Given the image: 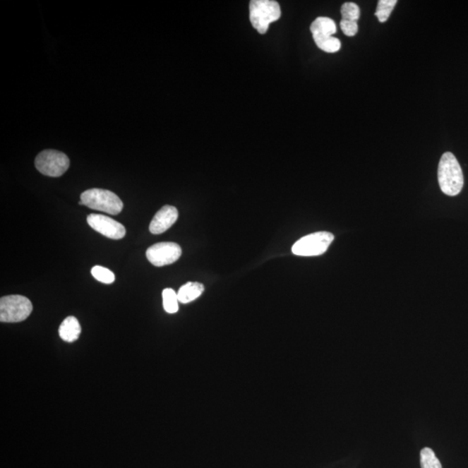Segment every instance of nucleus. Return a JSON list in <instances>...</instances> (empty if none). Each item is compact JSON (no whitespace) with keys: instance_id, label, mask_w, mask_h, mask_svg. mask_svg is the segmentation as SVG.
I'll return each mask as SVG.
<instances>
[{"instance_id":"obj_1","label":"nucleus","mask_w":468,"mask_h":468,"mask_svg":"<svg viewBox=\"0 0 468 468\" xmlns=\"http://www.w3.org/2000/svg\"><path fill=\"white\" fill-rule=\"evenodd\" d=\"M438 181L441 191L448 196H458L463 188L462 167L451 152L441 156L438 167Z\"/></svg>"},{"instance_id":"obj_2","label":"nucleus","mask_w":468,"mask_h":468,"mask_svg":"<svg viewBox=\"0 0 468 468\" xmlns=\"http://www.w3.org/2000/svg\"><path fill=\"white\" fill-rule=\"evenodd\" d=\"M79 205L112 215H119L124 209L123 201L115 193L101 188L86 190L81 195Z\"/></svg>"},{"instance_id":"obj_3","label":"nucleus","mask_w":468,"mask_h":468,"mask_svg":"<svg viewBox=\"0 0 468 468\" xmlns=\"http://www.w3.org/2000/svg\"><path fill=\"white\" fill-rule=\"evenodd\" d=\"M249 17L253 28L265 34L270 25L281 17L280 4L274 0H253L249 5Z\"/></svg>"},{"instance_id":"obj_4","label":"nucleus","mask_w":468,"mask_h":468,"mask_svg":"<svg viewBox=\"0 0 468 468\" xmlns=\"http://www.w3.org/2000/svg\"><path fill=\"white\" fill-rule=\"evenodd\" d=\"M311 32L317 47L327 53L340 51L341 42L333 37L337 32L336 23L332 18L319 17L312 22Z\"/></svg>"},{"instance_id":"obj_5","label":"nucleus","mask_w":468,"mask_h":468,"mask_svg":"<svg viewBox=\"0 0 468 468\" xmlns=\"http://www.w3.org/2000/svg\"><path fill=\"white\" fill-rule=\"evenodd\" d=\"M32 304L21 295L2 296L0 299V321L2 323H20L25 321L32 314Z\"/></svg>"},{"instance_id":"obj_6","label":"nucleus","mask_w":468,"mask_h":468,"mask_svg":"<svg viewBox=\"0 0 468 468\" xmlns=\"http://www.w3.org/2000/svg\"><path fill=\"white\" fill-rule=\"evenodd\" d=\"M334 241V235L328 232L304 236L292 246V253L298 256L311 257L322 255L328 250Z\"/></svg>"},{"instance_id":"obj_7","label":"nucleus","mask_w":468,"mask_h":468,"mask_svg":"<svg viewBox=\"0 0 468 468\" xmlns=\"http://www.w3.org/2000/svg\"><path fill=\"white\" fill-rule=\"evenodd\" d=\"M36 169L49 177H60L70 167V159L63 152L48 150L42 151L35 160Z\"/></svg>"},{"instance_id":"obj_8","label":"nucleus","mask_w":468,"mask_h":468,"mask_svg":"<svg viewBox=\"0 0 468 468\" xmlns=\"http://www.w3.org/2000/svg\"><path fill=\"white\" fill-rule=\"evenodd\" d=\"M181 246L174 242H162L148 247L146 256L152 265L162 268L174 263L181 256Z\"/></svg>"},{"instance_id":"obj_9","label":"nucleus","mask_w":468,"mask_h":468,"mask_svg":"<svg viewBox=\"0 0 468 468\" xmlns=\"http://www.w3.org/2000/svg\"><path fill=\"white\" fill-rule=\"evenodd\" d=\"M90 227L97 233L112 239H121L126 235V229L116 220L108 216L92 214L87 218Z\"/></svg>"},{"instance_id":"obj_10","label":"nucleus","mask_w":468,"mask_h":468,"mask_svg":"<svg viewBox=\"0 0 468 468\" xmlns=\"http://www.w3.org/2000/svg\"><path fill=\"white\" fill-rule=\"evenodd\" d=\"M176 208L166 205L160 209L150 224V231L153 234H161L169 230L178 220Z\"/></svg>"},{"instance_id":"obj_11","label":"nucleus","mask_w":468,"mask_h":468,"mask_svg":"<svg viewBox=\"0 0 468 468\" xmlns=\"http://www.w3.org/2000/svg\"><path fill=\"white\" fill-rule=\"evenodd\" d=\"M81 332V325L75 317H68L64 319L59 330L60 337L67 342L77 341Z\"/></svg>"},{"instance_id":"obj_12","label":"nucleus","mask_w":468,"mask_h":468,"mask_svg":"<svg viewBox=\"0 0 468 468\" xmlns=\"http://www.w3.org/2000/svg\"><path fill=\"white\" fill-rule=\"evenodd\" d=\"M205 290L204 285L198 282H188L180 288L177 293L179 302L188 304L200 298Z\"/></svg>"},{"instance_id":"obj_13","label":"nucleus","mask_w":468,"mask_h":468,"mask_svg":"<svg viewBox=\"0 0 468 468\" xmlns=\"http://www.w3.org/2000/svg\"><path fill=\"white\" fill-rule=\"evenodd\" d=\"M163 307L167 313H176L179 310L177 293L171 288L164 289L162 292Z\"/></svg>"},{"instance_id":"obj_14","label":"nucleus","mask_w":468,"mask_h":468,"mask_svg":"<svg viewBox=\"0 0 468 468\" xmlns=\"http://www.w3.org/2000/svg\"><path fill=\"white\" fill-rule=\"evenodd\" d=\"M397 4V0H380L378 1L375 15L378 17L379 22L384 23L389 20Z\"/></svg>"},{"instance_id":"obj_15","label":"nucleus","mask_w":468,"mask_h":468,"mask_svg":"<svg viewBox=\"0 0 468 468\" xmlns=\"http://www.w3.org/2000/svg\"><path fill=\"white\" fill-rule=\"evenodd\" d=\"M421 468H443L439 459L436 457L435 452L429 448L421 449Z\"/></svg>"},{"instance_id":"obj_16","label":"nucleus","mask_w":468,"mask_h":468,"mask_svg":"<svg viewBox=\"0 0 468 468\" xmlns=\"http://www.w3.org/2000/svg\"><path fill=\"white\" fill-rule=\"evenodd\" d=\"M91 274L99 282L104 284H112L115 282L116 276L108 268H102L100 265L94 266L91 269Z\"/></svg>"},{"instance_id":"obj_17","label":"nucleus","mask_w":468,"mask_h":468,"mask_svg":"<svg viewBox=\"0 0 468 468\" xmlns=\"http://www.w3.org/2000/svg\"><path fill=\"white\" fill-rule=\"evenodd\" d=\"M342 20L356 21L360 18V8L355 3H344L341 7Z\"/></svg>"},{"instance_id":"obj_18","label":"nucleus","mask_w":468,"mask_h":468,"mask_svg":"<svg viewBox=\"0 0 468 468\" xmlns=\"http://www.w3.org/2000/svg\"><path fill=\"white\" fill-rule=\"evenodd\" d=\"M340 28L342 32L348 37H354L359 32V25H357L356 21L342 20Z\"/></svg>"}]
</instances>
